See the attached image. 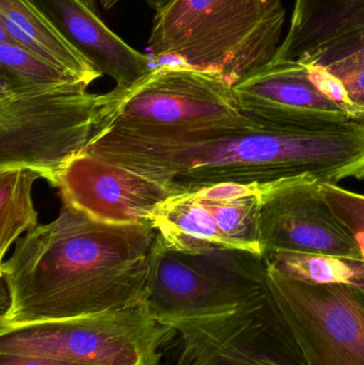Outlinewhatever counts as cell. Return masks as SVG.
Wrapping results in <instances>:
<instances>
[{
  "instance_id": "8",
  "label": "cell",
  "mask_w": 364,
  "mask_h": 365,
  "mask_svg": "<svg viewBox=\"0 0 364 365\" xmlns=\"http://www.w3.org/2000/svg\"><path fill=\"white\" fill-rule=\"evenodd\" d=\"M263 197H229L222 184L169 197L156 210L152 227L172 248L187 252L237 249L263 257Z\"/></svg>"
},
{
  "instance_id": "11",
  "label": "cell",
  "mask_w": 364,
  "mask_h": 365,
  "mask_svg": "<svg viewBox=\"0 0 364 365\" xmlns=\"http://www.w3.org/2000/svg\"><path fill=\"white\" fill-rule=\"evenodd\" d=\"M56 187L62 202L115 225L151 222L157 208L173 195L160 182L89 153L75 158Z\"/></svg>"
},
{
  "instance_id": "20",
  "label": "cell",
  "mask_w": 364,
  "mask_h": 365,
  "mask_svg": "<svg viewBox=\"0 0 364 365\" xmlns=\"http://www.w3.org/2000/svg\"><path fill=\"white\" fill-rule=\"evenodd\" d=\"M343 83L348 100L364 113V68L340 79Z\"/></svg>"
},
{
  "instance_id": "1",
  "label": "cell",
  "mask_w": 364,
  "mask_h": 365,
  "mask_svg": "<svg viewBox=\"0 0 364 365\" xmlns=\"http://www.w3.org/2000/svg\"><path fill=\"white\" fill-rule=\"evenodd\" d=\"M156 235L150 223L103 222L62 202L0 265V334L147 306Z\"/></svg>"
},
{
  "instance_id": "19",
  "label": "cell",
  "mask_w": 364,
  "mask_h": 365,
  "mask_svg": "<svg viewBox=\"0 0 364 365\" xmlns=\"http://www.w3.org/2000/svg\"><path fill=\"white\" fill-rule=\"evenodd\" d=\"M0 365H92L57 359V358L41 357V356L14 355L0 354Z\"/></svg>"
},
{
  "instance_id": "12",
  "label": "cell",
  "mask_w": 364,
  "mask_h": 365,
  "mask_svg": "<svg viewBox=\"0 0 364 365\" xmlns=\"http://www.w3.org/2000/svg\"><path fill=\"white\" fill-rule=\"evenodd\" d=\"M104 76L123 92L153 70L150 56L132 48L105 23L94 0H27Z\"/></svg>"
},
{
  "instance_id": "17",
  "label": "cell",
  "mask_w": 364,
  "mask_h": 365,
  "mask_svg": "<svg viewBox=\"0 0 364 365\" xmlns=\"http://www.w3.org/2000/svg\"><path fill=\"white\" fill-rule=\"evenodd\" d=\"M301 63L325 68L341 79L364 68V12L355 15Z\"/></svg>"
},
{
  "instance_id": "5",
  "label": "cell",
  "mask_w": 364,
  "mask_h": 365,
  "mask_svg": "<svg viewBox=\"0 0 364 365\" xmlns=\"http://www.w3.org/2000/svg\"><path fill=\"white\" fill-rule=\"evenodd\" d=\"M267 294L264 257L237 249L187 252L156 235L147 307L162 325L226 314Z\"/></svg>"
},
{
  "instance_id": "3",
  "label": "cell",
  "mask_w": 364,
  "mask_h": 365,
  "mask_svg": "<svg viewBox=\"0 0 364 365\" xmlns=\"http://www.w3.org/2000/svg\"><path fill=\"white\" fill-rule=\"evenodd\" d=\"M83 81L40 89L0 90V170L27 168L56 187L87 149L103 120L107 93Z\"/></svg>"
},
{
  "instance_id": "13",
  "label": "cell",
  "mask_w": 364,
  "mask_h": 365,
  "mask_svg": "<svg viewBox=\"0 0 364 365\" xmlns=\"http://www.w3.org/2000/svg\"><path fill=\"white\" fill-rule=\"evenodd\" d=\"M0 31L24 48L89 86L103 76L27 0H0Z\"/></svg>"
},
{
  "instance_id": "14",
  "label": "cell",
  "mask_w": 364,
  "mask_h": 365,
  "mask_svg": "<svg viewBox=\"0 0 364 365\" xmlns=\"http://www.w3.org/2000/svg\"><path fill=\"white\" fill-rule=\"evenodd\" d=\"M42 175L27 168L0 170V261L24 232L38 227L32 187Z\"/></svg>"
},
{
  "instance_id": "18",
  "label": "cell",
  "mask_w": 364,
  "mask_h": 365,
  "mask_svg": "<svg viewBox=\"0 0 364 365\" xmlns=\"http://www.w3.org/2000/svg\"><path fill=\"white\" fill-rule=\"evenodd\" d=\"M321 191L333 214L350 230L359 246L364 245V195L336 184H322Z\"/></svg>"
},
{
  "instance_id": "15",
  "label": "cell",
  "mask_w": 364,
  "mask_h": 365,
  "mask_svg": "<svg viewBox=\"0 0 364 365\" xmlns=\"http://www.w3.org/2000/svg\"><path fill=\"white\" fill-rule=\"evenodd\" d=\"M265 263L293 280L314 285L344 284L364 292V262L333 255L277 252Z\"/></svg>"
},
{
  "instance_id": "7",
  "label": "cell",
  "mask_w": 364,
  "mask_h": 365,
  "mask_svg": "<svg viewBox=\"0 0 364 365\" xmlns=\"http://www.w3.org/2000/svg\"><path fill=\"white\" fill-rule=\"evenodd\" d=\"M266 285L306 365H364L363 291L293 280L267 264Z\"/></svg>"
},
{
  "instance_id": "16",
  "label": "cell",
  "mask_w": 364,
  "mask_h": 365,
  "mask_svg": "<svg viewBox=\"0 0 364 365\" xmlns=\"http://www.w3.org/2000/svg\"><path fill=\"white\" fill-rule=\"evenodd\" d=\"M80 81L0 31V90H31Z\"/></svg>"
},
{
  "instance_id": "21",
  "label": "cell",
  "mask_w": 364,
  "mask_h": 365,
  "mask_svg": "<svg viewBox=\"0 0 364 365\" xmlns=\"http://www.w3.org/2000/svg\"><path fill=\"white\" fill-rule=\"evenodd\" d=\"M122 0H100V4H102L105 10H110L113 6H117ZM150 8L153 9L155 13L160 12L165 10L167 6H170L175 0H145Z\"/></svg>"
},
{
  "instance_id": "10",
  "label": "cell",
  "mask_w": 364,
  "mask_h": 365,
  "mask_svg": "<svg viewBox=\"0 0 364 365\" xmlns=\"http://www.w3.org/2000/svg\"><path fill=\"white\" fill-rule=\"evenodd\" d=\"M244 115L259 125L322 126L361 121L318 88L309 66L271 62L233 86Z\"/></svg>"
},
{
  "instance_id": "4",
  "label": "cell",
  "mask_w": 364,
  "mask_h": 365,
  "mask_svg": "<svg viewBox=\"0 0 364 365\" xmlns=\"http://www.w3.org/2000/svg\"><path fill=\"white\" fill-rule=\"evenodd\" d=\"M95 134L115 130L143 136H171L196 130H249L233 86L215 73L180 63L154 66L123 92L111 90Z\"/></svg>"
},
{
  "instance_id": "2",
  "label": "cell",
  "mask_w": 364,
  "mask_h": 365,
  "mask_svg": "<svg viewBox=\"0 0 364 365\" xmlns=\"http://www.w3.org/2000/svg\"><path fill=\"white\" fill-rule=\"evenodd\" d=\"M286 17L282 0H175L155 13L149 51L234 86L274 61Z\"/></svg>"
},
{
  "instance_id": "9",
  "label": "cell",
  "mask_w": 364,
  "mask_h": 365,
  "mask_svg": "<svg viewBox=\"0 0 364 365\" xmlns=\"http://www.w3.org/2000/svg\"><path fill=\"white\" fill-rule=\"evenodd\" d=\"M261 247L263 257L298 252L364 262L356 238L333 214L316 181L294 182L263 197Z\"/></svg>"
},
{
  "instance_id": "6",
  "label": "cell",
  "mask_w": 364,
  "mask_h": 365,
  "mask_svg": "<svg viewBox=\"0 0 364 365\" xmlns=\"http://www.w3.org/2000/svg\"><path fill=\"white\" fill-rule=\"evenodd\" d=\"M175 336L141 306L14 328L0 334V354L92 365H162L160 349Z\"/></svg>"
}]
</instances>
